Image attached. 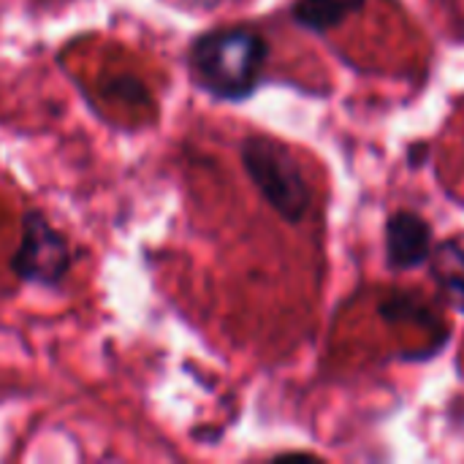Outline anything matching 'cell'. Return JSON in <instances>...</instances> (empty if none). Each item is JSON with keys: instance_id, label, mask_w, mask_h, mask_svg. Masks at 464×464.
<instances>
[{"instance_id": "6da1fadb", "label": "cell", "mask_w": 464, "mask_h": 464, "mask_svg": "<svg viewBox=\"0 0 464 464\" xmlns=\"http://www.w3.org/2000/svg\"><path fill=\"white\" fill-rule=\"evenodd\" d=\"M266 41L250 27H223L198 35L190 44V73L201 90L223 101L247 98L266 63Z\"/></svg>"}, {"instance_id": "7a4b0ae2", "label": "cell", "mask_w": 464, "mask_h": 464, "mask_svg": "<svg viewBox=\"0 0 464 464\" xmlns=\"http://www.w3.org/2000/svg\"><path fill=\"white\" fill-rule=\"evenodd\" d=\"M242 166L266 204L288 223H299L313 201V190L294 152L272 136H247L239 147Z\"/></svg>"}, {"instance_id": "3957f363", "label": "cell", "mask_w": 464, "mask_h": 464, "mask_svg": "<svg viewBox=\"0 0 464 464\" xmlns=\"http://www.w3.org/2000/svg\"><path fill=\"white\" fill-rule=\"evenodd\" d=\"M73 250L63 231H57L46 215L30 209L22 218V239L11 256V272L30 285L57 288L71 272Z\"/></svg>"}, {"instance_id": "277c9868", "label": "cell", "mask_w": 464, "mask_h": 464, "mask_svg": "<svg viewBox=\"0 0 464 464\" xmlns=\"http://www.w3.org/2000/svg\"><path fill=\"white\" fill-rule=\"evenodd\" d=\"M386 256L394 269H416L432 256V228L416 212H397L386 226Z\"/></svg>"}, {"instance_id": "5b68a950", "label": "cell", "mask_w": 464, "mask_h": 464, "mask_svg": "<svg viewBox=\"0 0 464 464\" xmlns=\"http://www.w3.org/2000/svg\"><path fill=\"white\" fill-rule=\"evenodd\" d=\"M364 0H296L294 3V19L315 33H326L337 24H343L351 14L362 8Z\"/></svg>"}, {"instance_id": "8992f818", "label": "cell", "mask_w": 464, "mask_h": 464, "mask_svg": "<svg viewBox=\"0 0 464 464\" xmlns=\"http://www.w3.org/2000/svg\"><path fill=\"white\" fill-rule=\"evenodd\" d=\"M432 266H435V277L438 283L454 294L457 299H464V250L457 247L454 242L440 245L432 256Z\"/></svg>"}, {"instance_id": "52a82bcc", "label": "cell", "mask_w": 464, "mask_h": 464, "mask_svg": "<svg viewBox=\"0 0 464 464\" xmlns=\"http://www.w3.org/2000/svg\"><path fill=\"white\" fill-rule=\"evenodd\" d=\"M179 8H190V11H212L220 0H171Z\"/></svg>"}]
</instances>
